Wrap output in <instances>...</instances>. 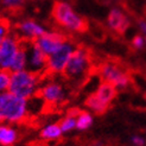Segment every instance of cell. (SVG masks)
Masks as SVG:
<instances>
[{
    "mask_svg": "<svg viewBox=\"0 0 146 146\" xmlns=\"http://www.w3.org/2000/svg\"><path fill=\"white\" fill-rule=\"evenodd\" d=\"M76 49V45L69 39L65 40L55 52L48 56L46 62V74L49 75H60L63 74L70 56Z\"/></svg>",
    "mask_w": 146,
    "mask_h": 146,
    "instance_id": "obj_5",
    "label": "cell"
},
{
    "mask_svg": "<svg viewBox=\"0 0 146 146\" xmlns=\"http://www.w3.org/2000/svg\"><path fill=\"white\" fill-rule=\"evenodd\" d=\"M93 114L90 112L80 111L76 115V129L78 131H86L93 125Z\"/></svg>",
    "mask_w": 146,
    "mask_h": 146,
    "instance_id": "obj_17",
    "label": "cell"
},
{
    "mask_svg": "<svg viewBox=\"0 0 146 146\" xmlns=\"http://www.w3.org/2000/svg\"><path fill=\"white\" fill-rule=\"evenodd\" d=\"M132 45H133V48H134L135 50L143 49L144 45H145V37H144V36H141V35L134 36L133 39H132Z\"/></svg>",
    "mask_w": 146,
    "mask_h": 146,
    "instance_id": "obj_23",
    "label": "cell"
},
{
    "mask_svg": "<svg viewBox=\"0 0 146 146\" xmlns=\"http://www.w3.org/2000/svg\"><path fill=\"white\" fill-rule=\"evenodd\" d=\"M42 75L24 69L19 71H12L10 77L9 92L23 99H31L38 94L42 84Z\"/></svg>",
    "mask_w": 146,
    "mask_h": 146,
    "instance_id": "obj_2",
    "label": "cell"
},
{
    "mask_svg": "<svg viewBox=\"0 0 146 146\" xmlns=\"http://www.w3.org/2000/svg\"><path fill=\"white\" fill-rule=\"evenodd\" d=\"M95 94H96V95L102 101H105L106 104L111 105L112 101L116 98V94H118V88H116V87L114 84H112V83L102 81V83L98 87V89L95 90Z\"/></svg>",
    "mask_w": 146,
    "mask_h": 146,
    "instance_id": "obj_16",
    "label": "cell"
},
{
    "mask_svg": "<svg viewBox=\"0 0 146 146\" xmlns=\"http://www.w3.org/2000/svg\"><path fill=\"white\" fill-rule=\"evenodd\" d=\"M145 99H146V94H145Z\"/></svg>",
    "mask_w": 146,
    "mask_h": 146,
    "instance_id": "obj_27",
    "label": "cell"
},
{
    "mask_svg": "<svg viewBox=\"0 0 146 146\" xmlns=\"http://www.w3.org/2000/svg\"><path fill=\"white\" fill-rule=\"evenodd\" d=\"M145 43H146V35H145Z\"/></svg>",
    "mask_w": 146,
    "mask_h": 146,
    "instance_id": "obj_26",
    "label": "cell"
},
{
    "mask_svg": "<svg viewBox=\"0 0 146 146\" xmlns=\"http://www.w3.org/2000/svg\"><path fill=\"white\" fill-rule=\"evenodd\" d=\"M3 39H4V38H1V37H0V44H1V42H3Z\"/></svg>",
    "mask_w": 146,
    "mask_h": 146,
    "instance_id": "obj_25",
    "label": "cell"
},
{
    "mask_svg": "<svg viewBox=\"0 0 146 146\" xmlns=\"http://www.w3.org/2000/svg\"><path fill=\"white\" fill-rule=\"evenodd\" d=\"M27 100L17 96L11 92L0 94V122L20 123L27 119Z\"/></svg>",
    "mask_w": 146,
    "mask_h": 146,
    "instance_id": "obj_1",
    "label": "cell"
},
{
    "mask_svg": "<svg viewBox=\"0 0 146 146\" xmlns=\"http://www.w3.org/2000/svg\"><path fill=\"white\" fill-rule=\"evenodd\" d=\"M11 25L6 19H0V37L5 38L11 33Z\"/></svg>",
    "mask_w": 146,
    "mask_h": 146,
    "instance_id": "obj_22",
    "label": "cell"
},
{
    "mask_svg": "<svg viewBox=\"0 0 146 146\" xmlns=\"http://www.w3.org/2000/svg\"><path fill=\"white\" fill-rule=\"evenodd\" d=\"M131 141H132L133 145H135V146H143L145 144V140L140 135H133L132 138H131Z\"/></svg>",
    "mask_w": 146,
    "mask_h": 146,
    "instance_id": "obj_24",
    "label": "cell"
},
{
    "mask_svg": "<svg viewBox=\"0 0 146 146\" xmlns=\"http://www.w3.org/2000/svg\"><path fill=\"white\" fill-rule=\"evenodd\" d=\"M24 42V40H23ZM27 68V55H26V49H25V44L23 43V46L19 50V52L17 54L16 58L12 63L11 67V72L12 71H19V70H24Z\"/></svg>",
    "mask_w": 146,
    "mask_h": 146,
    "instance_id": "obj_18",
    "label": "cell"
},
{
    "mask_svg": "<svg viewBox=\"0 0 146 146\" xmlns=\"http://www.w3.org/2000/svg\"><path fill=\"white\" fill-rule=\"evenodd\" d=\"M26 55H27V68L36 74L44 75L46 74V62L48 56L35 44V42L24 40Z\"/></svg>",
    "mask_w": 146,
    "mask_h": 146,
    "instance_id": "obj_8",
    "label": "cell"
},
{
    "mask_svg": "<svg viewBox=\"0 0 146 146\" xmlns=\"http://www.w3.org/2000/svg\"><path fill=\"white\" fill-rule=\"evenodd\" d=\"M19 137V131L14 127V123L0 122V146H14Z\"/></svg>",
    "mask_w": 146,
    "mask_h": 146,
    "instance_id": "obj_13",
    "label": "cell"
},
{
    "mask_svg": "<svg viewBox=\"0 0 146 146\" xmlns=\"http://www.w3.org/2000/svg\"><path fill=\"white\" fill-rule=\"evenodd\" d=\"M46 27L33 19H23L16 24V33L23 40L33 42L46 32Z\"/></svg>",
    "mask_w": 146,
    "mask_h": 146,
    "instance_id": "obj_10",
    "label": "cell"
},
{
    "mask_svg": "<svg viewBox=\"0 0 146 146\" xmlns=\"http://www.w3.org/2000/svg\"><path fill=\"white\" fill-rule=\"evenodd\" d=\"M65 40H67V38L64 37V35L57 31H46L44 35H42L40 37H38L33 42L43 52L46 56H49L52 52H55Z\"/></svg>",
    "mask_w": 146,
    "mask_h": 146,
    "instance_id": "obj_11",
    "label": "cell"
},
{
    "mask_svg": "<svg viewBox=\"0 0 146 146\" xmlns=\"http://www.w3.org/2000/svg\"><path fill=\"white\" fill-rule=\"evenodd\" d=\"M63 132L58 122H51L43 126L39 131V138L44 141H54L62 138Z\"/></svg>",
    "mask_w": 146,
    "mask_h": 146,
    "instance_id": "obj_14",
    "label": "cell"
},
{
    "mask_svg": "<svg viewBox=\"0 0 146 146\" xmlns=\"http://www.w3.org/2000/svg\"><path fill=\"white\" fill-rule=\"evenodd\" d=\"M37 95L44 101L45 105L57 106L64 101L65 90L64 87L57 81H46L42 82Z\"/></svg>",
    "mask_w": 146,
    "mask_h": 146,
    "instance_id": "obj_9",
    "label": "cell"
},
{
    "mask_svg": "<svg viewBox=\"0 0 146 146\" xmlns=\"http://www.w3.org/2000/svg\"><path fill=\"white\" fill-rule=\"evenodd\" d=\"M51 16H52L55 23L63 27L64 30L72 31V32H84L88 29L87 20L80 16L74 10L69 3L58 0L55 1L51 10Z\"/></svg>",
    "mask_w": 146,
    "mask_h": 146,
    "instance_id": "obj_3",
    "label": "cell"
},
{
    "mask_svg": "<svg viewBox=\"0 0 146 146\" xmlns=\"http://www.w3.org/2000/svg\"><path fill=\"white\" fill-rule=\"evenodd\" d=\"M84 106L89 109L90 113H94V114H96V115L105 114L108 111V108H109V105L106 104L105 101H102L95 93L90 94V95L86 99Z\"/></svg>",
    "mask_w": 146,
    "mask_h": 146,
    "instance_id": "obj_15",
    "label": "cell"
},
{
    "mask_svg": "<svg viewBox=\"0 0 146 146\" xmlns=\"http://www.w3.org/2000/svg\"><path fill=\"white\" fill-rule=\"evenodd\" d=\"M10 77H11V72L10 71L0 69V94L9 90Z\"/></svg>",
    "mask_w": 146,
    "mask_h": 146,
    "instance_id": "obj_20",
    "label": "cell"
},
{
    "mask_svg": "<svg viewBox=\"0 0 146 146\" xmlns=\"http://www.w3.org/2000/svg\"><path fill=\"white\" fill-rule=\"evenodd\" d=\"M78 112L80 111H77L75 114L72 112H69L65 116H63L60 122H58L63 133H68V132H70V131L76 128V115H77Z\"/></svg>",
    "mask_w": 146,
    "mask_h": 146,
    "instance_id": "obj_19",
    "label": "cell"
},
{
    "mask_svg": "<svg viewBox=\"0 0 146 146\" xmlns=\"http://www.w3.org/2000/svg\"><path fill=\"white\" fill-rule=\"evenodd\" d=\"M89 68H90L89 51L86 48L76 46L72 55L70 56L67 65H65L63 75L69 80H80L88 72Z\"/></svg>",
    "mask_w": 146,
    "mask_h": 146,
    "instance_id": "obj_4",
    "label": "cell"
},
{
    "mask_svg": "<svg viewBox=\"0 0 146 146\" xmlns=\"http://www.w3.org/2000/svg\"><path fill=\"white\" fill-rule=\"evenodd\" d=\"M98 72L102 81L112 83L116 88H125L131 82V76L128 72L113 62H105L100 64Z\"/></svg>",
    "mask_w": 146,
    "mask_h": 146,
    "instance_id": "obj_7",
    "label": "cell"
},
{
    "mask_svg": "<svg viewBox=\"0 0 146 146\" xmlns=\"http://www.w3.org/2000/svg\"><path fill=\"white\" fill-rule=\"evenodd\" d=\"M25 4V0H1V5L6 10H19Z\"/></svg>",
    "mask_w": 146,
    "mask_h": 146,
    "instance_id": "obj_21",
    "label": "cell"
},
{
    "mask_svg": "<svg viewBox=\"0 0 146 146\" xmlns=\"http://www.w3.org/2000/svg\"><path fill=\"white\" fill-rule=\"evenodd\" d=\"M107 24L111 30L118 33H123L127 30L129 21H128L127 16L120 9H112L111 12L108 13Z\"/></svg>",
    "mask_w": 146,
    "mask_h": 146,
    "instance_id": "obj_12",
    "label": "cell"
},
{
    "mask_svg": "<svg viewBox=\"0 0 146 146\" xmlns=\"http://www.w3.org/2000/svg\"><path fill=\"white\" fill-rule=\"evenodd\" d=\"M23 39L18 37L14 32H11L3 39L0 44V69L7 71L11 70L12 63L23 46Z\"/></svg>",
    "mask_w": 146,
    "mask_h": 146,
    "instance_id": "obj_6",
    "label": "cell"
}]
</instances>
